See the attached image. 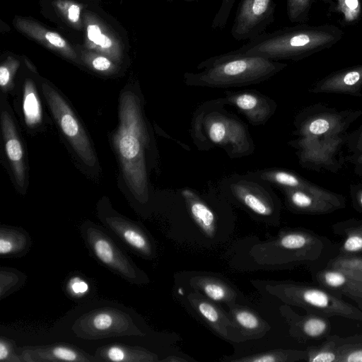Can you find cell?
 Segmentation results:
<instances>
[{"instance_id": "cell-38", "label": "cell", "mask_w": 362, "mask_h": 362, "mask_svg": "<svg viewBox=\"0 0 362 362\" xmlns=\"http://www.w3.org/2000/svg\"><path fill=\"white\" fill-rule=\"evenodd\" d=\"M338 362H362V345L344 344L338 345Z\"/></svg>"}, {"instance_id": "cell-17", "label": "cell", "mask_w": 362, "mask_h": 362, "mask_svg": "<svg viewBox=\"0 0 362 362\" xmlns=\"http://www.w3.org/2000/svg\"><path fill=\"white\" fill-rule=\"evenodd\" d=\"M362 64L334 71L310 88L314 93H343L361 96Z\"/></svg>"}, {"instance_id": "cell-28", "label": "cell", "mask_w": 362, "mask_h": 362, "mask_svg": "<svg viewBox=\"0 0 362 362\" xmlns=\"http://www.w3.org/2000/svg\"><path fill=\"white\" fill-rule=\"evenodd\" d=\"M327 6L329 15H334L343 26L352 25L362 19V0H317Z\"/></svg>"}, {"instance_id": "cell-11", "label": "cell", "mask_w": 362, "mask_h": 362, "mask_svg": "<svg viewBox=\"0 0 362 362\" xmlns=\"http://www.w3.org/2000/svg\"><path fill=\"white\" fill-rule=\"evenodd\" d=\"M100 218L107 230L132 252L146 259L155 257L153 240L140 224L116 214H101Z\"/></svg>"}, {"instance_id": "cell-47", "label": "cell", "mask_w": 362, "mask_h": 362, "mask_svg": "<svg viewBox=\"0 0 362 362\" xmlns=\"http://www.w3.org/2000/svg\"><path fill=\"white\" fill-rule=\"evenodd\" d=\"M356 200L358 206L362 209V189L357 192L356 194Z\"/></svg>"}, {"instance_id": "cell-3", "label": "cell", "mask_w": 362, "mask_h": 362, "mask_svg": "<svg viewBox=\"0 0 362 362\" xmlns=\"http://www.w3.org/2000/svg\"><path fill=\"white\" fill-rule=\"evenodd\" d=\"M287 66L278 61L260 57L225 54L199 64V73H186L185 83L191 86L222 87L261 82Z\"/></svg>"}, {"instance_id": "cell-49", "label": "cell", "mask_w": 362, "mask_h": 362, "mask_svg": "<svg viewBox=\"0 0 362 362\" xmlns=\"http://www.w3.org/2000/svg\"><path fill=\"white\" fill-rule=\"evenodd\" d=\"M358 305L359 306L360 309L362 310V299L356 300H355Z\"/></svg>"}, {"instance_id": "cell-23", "label": "cell", "mask_w": 362, "mask_h": 362, "mask_svg": "<svg viewBox=\"0 0 362 362\" xmlns=\"http://www.w3.org/2000/svg\"><path fill=\"white\" fill-rule=\"evenodd\" d=\"M95 356L100 361L114 362H156L160 361L157 354L137 346L113 344L100 347Z\"/></svg>"}, {"instance_id": "cell-31", "label": "cell", "mask_w": 362, "mask_h": 362, "mask_svg": "<svg viewBox=\"0 0 362 362\" xmlns=\"http://www.w3.org/2000/svg\"><path fill=\"white\" fill-rule=\"evenodd\" d=\"M261 178L281 185L284 189H309L315 185L294 173L284 170H269L262 173Z\"/></svg>"}, {"instance_id": "cell-22", "label": "cell", "mask_w": 362, "mask_h": 362, "mask_svg": "<svg viewBox=\"0 0 362 362\" xmlns=\"http://www.w3.org/2000/svg\"><path fill=\"white\" fill-rule=\"evenodd\" d=\"M228 308L230 316L245 340L262 338L270 329L268 322L255 310L237 303Z\"/></svg>"}, {"instance_id": "cell-35", "label": "cell", "mask_w": 362, "mask_h": 362, "mask_svg": "<svg viewBox=\"0 0 362 362\" xmlns=\"http://www.w3.org/2000/svg\"><path fill=\"white\" fill-rule=\"evenodd\" d=\"M330 267L344 270L362 281V257L351 255L338 256L332 260Z\"/></svg>"}, {"instance_id": "cell-13", "label": "cell", "mask_w": 362, "mask_h": 362, "mask_svg": "<svg viewBox=\"0 0 362 362\" xmlns=\"http://www.w3.org/2000/svg\"><path fill=\"white\" fill-rule=\"evenodd\" d=\"M343 142L339 134L302 136L297 143L300 148V159L314 167L327 169L336 166L335 156Z\"/></svg>"}, {"instance_id": "cell-34", "label": "cell", "mask_w": 362, "mask_h": 362, "mask_svg": "<svg viewBox=\"0 0 362 362\" xmlns=\"http://www.w3.org/2000/svg\"><path fill=\"white\" fill-rule=\"evenodd\" d=\"M313 2L314 0H286V13L290 22L306 23Z\"/></svg>"}, {"instance_id": "cell-4", "label": "cell", "mask_w": 362, "mask_h": 362, "mask_svg": "<svg viewBox=\"0 0 362 362\" xmlns=\"http://www.w3.org/2000/svg\"><path fill=\"white\" fill-rule=\"evenodd\" d=\"M323 250L321 239L302 229L281 232L274 239L254 245L250 255L263 267L292 266L317 259Z\"/></svg>"}, {"instance_id": "cell-40", "label": "cell", "mask_w": 362, "mask_h": 362, "mask_svg": "<svg viewBox=\"0 0 362 362\" xmlns=\"http://www.w3.org/2000/svg\"><path fill=\"white\" fill-rule=\"evenodd\" d=\"M87 35L90 41L103 49H108L112 45L111 40L101 33L100 28L97 25L90 24L88 26Z\"/></svg>"}, {"instance_id": "cell-45", "label": "cell", "mask_w": 362, "mask_h": 362, "mask_svg": "<svg viewBox=\"0 0 362 362\" xmlns=\"http://www.w3.org/2000/svg\"><path fill=\"white\" fill-rule=\"evenodd\" d=\"M80 7L76 4H72L67 11L68 19L72 23H76L80 17Z\"/></svg>"}, {"instance_id": "cell-1", "label": "cell", "mask_w": 362, "mask_h": 362, "mask_svg": "<svg viewBox=\"0 0 362 362\" xmlns=\"http://www.w3.org/2000/svg\"><path fill=\"white\" fill-rule=\"evenodd\" d=\"M344 32L333 24L293 26L264 32L230 54L280 59L300 60L328 49L341 40Z\"/></svg>"}, {"instance_id": "cell-7", "label": "cell", "mask_w": 362, "mask_h": 362, "mask_svg": "<svg viewBox=\"0 0 362 362\" xmlns=\"http://www.w3.org/2000/svg\"><path fill=\"white\" fill-rule=\"evenodd\" d=\"M73 329L86 339L144 335L127 313L112 308H102L83 315L76 321Z\"/></svg>"}, {"instance_id": "cell-12", "label": "cell", "mask_w": 362, "mask_h": 362, "mask_svg": "<svg viewBox=\"0 0 362 362\" xmlns=\"http://www.w3.org/2000/svg\"><path fill=\"white\" fill-rule=\"evenodd\" d=\"M285 192L289 206L299 213L324 214L345 205L344 197L315 185L307 190L285 189Z\"/></svg>"}, {"instance_id": "cell-10", "label": "cell", "mask_w": 362, "mask_h": 362, "mask_svg": "<svg viewBox=\"0 0 362 362\" xmlns=\"http://www.w3.org/2000/svg\"><path fill=\"white\" fill-rule=\"evenodd\" d=\"M185 300L195 315L221 338L234 343L245 341L228 312L217 303L192 289L185 295Z\"/></svg>"}, {"instance_id": "cell-39", "label": "cell", "mask_w": 362, "mask_h": 362, "mask_svg": "<svg viewBox=\"0 0 362 362\" xmlns=\"http://www.w3.org/2000/svg\"><path fill=\"white\" fill-rule=\"evenodd\" d=\"M15 344L11 340L1 337L0 338V361L6 362H22L23 359L18 353Z\"/></svg>"}, {"instance_id": "cell-50", "label": "cell", "mask_w": 362, "mask_h": 362, "mask_svg": "<svg viewBox=\"0 0 362 362\" xmlns=\"http://www.w3.org/2000/svg\"><path fill=\"white\" fill-rule=\"evenodd\" d=\"M167 1H187V2H192V1H199V0H167Z\"/></svg>"}, {"instance_id": "cell-42", "label": "cell", "mask_w": 362, "mask_h": 362, "mask_svg": "<svg viewBox=\"0 0 362 362\" xmlns=\"http://www.w3.org/2000/svg\"><path fill=\"white\" fill-rule=\"evenodd\" d=\"M12 73L6 66L0 67V86L6 91L11 83Z\"/></svg>"}, {"instance_id": "cell-37", "label": "cell", "mask_w": 362, "mask_h": 362, "mask_svg": "<svg viewBox=\"0 0 362 362\" xmlns=\"http://www.w3.org/2000/svg\"><path fill=\"white\" fill-rule=\"evenodd\" d=\"M235 1L221 0L220 6L211 23L212 30H221L226 28Z\"/></svg>"}, {"instance_id": "cell-24", "label": "cell", "mask_w": 362, "mask_h": 362, "mask_svg": "<svg viewBox=\"0 0 362 362\" xmlns=\"http://www.w3.org/2000/svg\"><path fill=\"white\" fill-rule=\"evenodd\" d=\"M181 194L192 218L201 232L208 238H214L216 233V220L213 211L192 190L183 189Z\"/></svg>"}, {"instance_id": "cell-43", "label": "cell", "mask_w": 362, "mask_h": 362, "mask_svg": "<svg viewBox=\"0 0 362 362\" xmlns=\"http://www.w3.org/2000/svg\"><path fill=\"white\" fill-rule=\"evenodd\" d=\"M46 40L52 45L59 48L66 47L65 40L57 33L53 32H47L45 35Z\"/></svg>"}, {"instance_id": "cell-19", "label": "cell", "mask_w": 362, "mask_h": 362, "mask_svg": "<svg viewBox=\"0 0 362 362\" xmlns=\"http://www.w3.org/2000/svg\"><path fill=\"white\" fill-rule=\"evenodd\" d=\"M188 284L209 300L230 306L236 303L238 293L233 285L214 276L197 274L189 278Z\"/></svg>"}, {"instance_id": "cell-5", "label": "cell", "mask_w": 362, "mask_h": 362, "mask_svg": "<svg viewBox=\"0 0 362 362\" xmlns=\"http://www.w3.org/2000/svg\"><path fill=\"white\" fill-rule=\"evenodd\" d=\"M264 288L287 305L300 307L309 313L327 317L337 316L362 322L360 308L339 298L327 290L291 281H276L264 282Z\"/></svg>"}, {"instance_id": "cell-33", "label": "cell", "mask_w": 362, "mask_h": 362, "mask_svg": "<svg viewBox=\"0 0 362 362\" xmlns=\"http://www.w3.org/2000/svg\"><path fill=\"white\" fill-rule=\"evenodd\" d=\"M26 276L13 268L1 267L0 269V296L1 299L12 293L21 287Z\"/></svg>"}, {"instance_id": "cell-14", "label": "cell", "mask_w": 362, "mask_h": 362, "mask_svg": "<svg viewBox=\"0 0 362 362\" xmlns=\"http://www.w3.org/2000/svg\"><path fill=\"white\" fill-rule=\"evenodd\" d=\"M209 139L218 145H231L238 152L246 151L249 146L246 132L236 120L220 114L209 115L204 122Z\"/></svg>"}, {"instance_id": "cell-51", "label": "cell", "mask_w": 362, "mask_h": 362, "mask_svg": "<svg viewBox=\"0 0 362 362\" xmlns=\"http://www.w3.org/2000/svg\"><path fill=\"white\" fill-rule=\"evenodd\" d=\"M358 161L362 163V153H361L359 157L358 158Z\"/></svg>"}, {"instance_id": "cell-18", "label": "cell", "mask_w": 362, "mask_h": 362, "mask_svg": "<svg viewBox=\"0 0 362 362\" xmlns=\"http://www.w3.org/2000/svg\"><path fill=\"white\" fill-rule=\"evenodd\" d=\"M357 112H320L308 117L300 127V135L339 134L357 117Z\"/></svg>"}, {"instance_id": "cell-2", "label": "cell", "mask_w": 362, "mask_h": 362, "mask_svg": "<svg viewBox=\"0 0 362 362\" xmlns=\"http://www.w3.org/2000/svg\"><path fill=\"white\" fill-rule=\"evenodd\" d=\"M112 141L129 190L138 202L146 203L148 189L145 150L148 137L139 98L132 92H124L120 97L119 124Z\"/></svg>"}, {"instance_id": "cell-27", "label": "cell", "mask_w": 362, "mask_h": 362, "mask_svg": "<svg viewBox=\"0 0 362 362\" xmlns=\"http://www.w3.org/2000/svg\"><path fill=\"white\" fill-rule=\"evenodd\" d=\"M228 100L243 112L252 122H262L269 117L270 112L269 103L257 94L241 93L231 95Z\"/></svg>"}, {"instance_id": "cell-30", "label": "cell", "mask_w": 362, "mask_h": 362, "mask_svg": "<svg viewBox=\"0 0 362 362\" xmlns=\"http://www.w3.org/2000/svg\"><path fill=\"white\" fill-rule=\"evenodd\" d=\"M23 111L28 127H35L42 122L41 104L35 86L30 79H27L24 85Z\"/></svg>"}, {"instance_id": "cell-36", "label": "cell", "mask_w": 362, "mask_h": 362, "mask_svg": "<svg viewBox=\"0 0 362 362\" xmlns=\"http://www.w3.org/2000/svg\"><path fill=\"white\" fill-rule=\"evenodd\" d=\"M345 232L341 251L346 255L362 252V226L349 228Z\"/></svg>"}, {"instance_id": "cell-25", "label": "cell", "mask_w": 362, "mask_h": 362, "mask_svg": "<svg viewBox=\"0 0 362 362\" xmlns=\"http://www.w3.org/2000/svg\"><path fill=\"white\" fill-rule=\"evenodd\" d=\"M32 244L29 233L23 228L1 226L0 227V255L2 257L25 255Z\"/></svg>"}, {"instance_id": "cell-9", "label": "cell", "mask_w": 362, "mask_h": 362, "mask_svg": "<svg viewBox=\"0 0 362 362\" xmlns=\"http://www.w3.org/2000/svg\"><path fill=\"white\" fill-rule=\"evenodd\" d=\"M275 0H240L231 27L236 41L250 40L265 32L275 19Z\"/></svg>"}, {"instance_id": "cell-16", "label": "cell", "mask_w": 362, "mask_h": 362, "mask_svg": "<svg viewBox=\"0 0 362 362\" xmlns=\"http://www.w3.org/2000/svg\"><path fill=\"white\" fill-rule=\"evenodd\" d=\"M281 315L289 326L291 336L299 340H320L329 337L331 324L328 317L309 313L299 315L287 305L280 308Z\"/></svg>"}, {"instance_id": "cell-6", "label": "cell", "mask_w": 362, "mask_h": 362, "mask_svg": "<svg viewBox=\"0 0 362 362\" xmlns=\"http://www.w3.org/2000/svg\"><path fill=\"white\" fill-rule=\"evenodd\" d=\"M80 231L90 255L103 266L131 284L143 285L149 282L147 274L104 229L91 222H86L81 226Z\"/></svg>"}, {"instance_id": "cell-8", "label": "cell", "mask_w": 362, "mask_h": 362, "mask_svg": "<svg viewBox=\"0 0 362 362\" xmlns=\"http://www.w3.org/2000/svg\"><path fill=\"white\" fill-rule=\"evenodd\" d=\"M42 90L54 119L78 156L87 166L94 167L96 158L90 142L69 104L47 83H42Z\"/></svg>"}, {"instance_id": "cell-29", "label": "cell", "mask_w": 362, "mask_h": 362, "mask_svg": "<svg viewBox=\"0 0 362 362\" xmlns=\"http://www.w3.org/2000/svg\"><path fill=\"white\" fill-rule=\"evenodd\" d=\"M306 351L273 349L234 358L223 359L232 362H296L305 360Z\"/></svg>"}, {"instance_id": "cell-44", "label": "cell", "mask_w": 362, "mask_h": 362, "mask_svg": "<svg viewBox=\"0 0 362 362\" xmlns=\"http://www.w3.org/2000/svg\"><path fill=\"white\" fill-rule=\"evenodd\" d=\"M111 65L112 64H111L110 61L104 57H95L92 61L93 67L95 70H98L100 71H107L111 67Z\"/></svg>"}, {"instance_id": "cell-20", "label": "cell", "mask_w": 362, "mask_h": 362, "mask_svg": "<svg viewBox=\"0 0 362 362\" xmlns=\"http://www.w3.org/2000/svg\"><path fill=\"white\" fill-rule=\"evenodd\" d=\"M1 121L6 153L16 182L23 188L25 184V165L22 145L13 119L7 111H2Z\"/></svg>"}, {"instance_id": "cell-32", "label": "cell", "mask_w": 362, "mask_h": 362, "mask_svg": "<svg viewBox=\"0 0 362 362\" xmlns=\"http://www.w3.org/2000/svg\"><path fill=\"white\" fill-rule=\"evenodd\" d=\"M339 350L334 337L322 345L310 346L306 350L305 360L310 362H338Z\"/></svg>"}, {"instance_id": "cell-46", "label": "cell", "mask_w": 362, "mask_h": 362, "mask_svg": "<svg viewBox=\"0 0 362 362\" xmlns=\"http://www.w3.org/2000/svg\"><path fill=\"white\" fill-rule=\"evenodd\" d=\"M160 361L165 362H187L189 361V359L184 358L177 356H170Z\"/></svg>"}, {"instance_id": "cell-41", "label": "cell", "mask_w": 362, "mask_h": 362, "mask_svg": "<svg viewBox=\"0 0 362 362\" xmlns=\"http://www.w3.org/2000/svg\"><path fill=\"white\" fill-rule=\"evenodd\" d=\"M69 288L75 294H82L88 289V284L78 277H74L69 281Z\"/></svg>"}, {"instance_id": "cell-26", "label": "cell", "mask_w": 362, "mask_h": 362, "mask_svg": "<svg viewBox=\"0 0 362 362\" xmlns=\"http://www.w3.org/2000/svg\"><path fill=\"white\" fill-rule=\"evenodd\" d=\"M232 191L240 202L255 214L264 218L274 214V208L272 200L256 188L239 182L232 187Z\"/></svg>"}, {"instance_id": "cell-21", "label": "cell", "mask_w": 362, "mask_h": 362, "mask_svg": "<svg viewBox=\"0 0 362 362\" xmlns=\"http://www.w3.org/2000/svg\"><path fill=\"white\" fill-rule=\"evenodd\" d=\"M316 279L327 291L344 295L354 300L362 299V281L344 270L325 269L317 274Z\"/></svg>"}, {"instance_id": "cell-15", "label": "cell", "mask_w": 362, "mask_h": 362, "mask_svg": "<svg viewBox=\"0 0 362 362\" xmlns=\"http://www.w3.org/2000/svg\"><path fill=\"white\" fill-rule=\"evenodd\" d=\"M24 362L50 361H100L96 356L88 354L77 347L64 343L44 346L16 347Z\"/></svg>"}, {"instance_id": "cell-48", "label": "cell", "mask_w": 362, "mask_h": 362, "mask_svg": "<svg viewBox=\"0 0 362 362\" xmlns=\"http://www.w3.org/2000/svg\"><path fill=\"white\" fill-rule=\"evenodd\" d=\"M356 148L361 153H362V130L359 133V135H358L357 141H356Z\"/></svg>"}]
</instances>
